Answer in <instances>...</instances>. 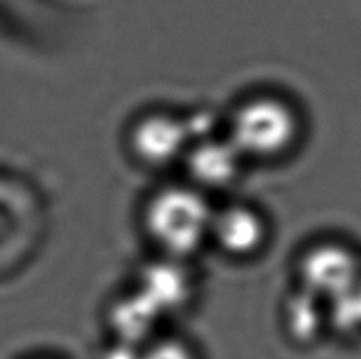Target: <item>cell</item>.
I'll list each match as a JSON object with an SVG mask.
<instances>
[{"label":"cell","mask_w":361,"mask_h":359,"mask_svg":"<svg viewBox=\"0 0 361 359\" xmlns=\"http://www.w3.org/2000/svg\"><path fill=\"white\" fill-rule=\"evenodd\" d=\"M282 326L295 344H315L330 331L328 304L295 286L282 304Z\"/></svg>","instance_id":"9c48e42d"},{"label":"cell","mask_w":361,"mask_h":359,"mask_svg":"<svg viewBox=\"0 0 361 359\" xmlns=\"http://www.w3.org/2000/svg\"><path fill=\"white\" fill-rule=\"evenodd\" d=\"M296 288L330 304L352 291L361 279V252L343 239H319L295 260Z\"/></svg>","instance_id":"3957f363"},{"label":"cell","mask_w":361,"mask_h":359,"mask_svg":"<svg viewBox=\"0 0 361 359\" xmlns=\"http://www.w3.org/2000/svg\"><path fill=\"white\" fill-rule=\"evenodd\" d=\"M301 119L290 101L277 95H255L235 108L225 130L244 160H273L292 149Z\"/></svg>","instance_id":"7a4b0ae2"},{"label":"cell","mask_w":361,"mask_h":359,"mask_svg":"<svg viewBox=\"0 0 361 359\" xmlns=\"http://www.w3.org/2000/svg\"><path fill=\"white\" fill-rule=\"evenodd\" d=\"M183 162L190 177L189 184L206 194L208 190H221L233 184L246 160L225 133L221 137L211 133L192 141Z\"/></svg>","instance_id":"52a82bcc"},{"label":"cell","mask_w":361,"mask_h":359,"mask_svg":"<svg viewBox=\"0 0 361 359\" xmlns=\"http://www.w3.org/2000/svg\"><path fill=\"white\" fill-rule=\"evenodd\" d=\"M193 141L189 119L170 113H147L128 133V146L141 163L169 166L184 160Z\"/></svg>","instance_id":"8992f818"},{"label":"cell","mask_w":361,"mask_h":359,"mask_svg":"<svg viewBox=\"0 0 361 359\" xmlns=\"http://www.w3.org/2000/svg\"><path fill=\"white\" fill-rule=\"evenodd\" d=\"M138 359H203L190 339L176 332H160L138 351Z\"/></svg>","instance_id":"8fae6325"},{"label":"cell","mask_w":361,"mask_h":359,"mask_svg":"<svg viewBox=\"0 0 361 359\" xmlns=\"http://www.w3.org/2000/svg\"><path fill=\"white\" fill-rule=\"evenodd\" d=\"M269 223L259 208L249 203H228L212 215L209 246L231 261H252L265 252Z\"/></svg>","instance_id":"277c9868"},{"label":"cell","mask_w":361,"mask_h":359,"mask_svg":"<svg viewBox=\"0 0 361 359\" xmlns=\"http://www.w3.org/2000/svg\"><path fill=\"white\" fill-rule=\"evenodd\" d=\"M133 288L166 320L193 303L197 279L190 261L152 255L140 266Z\"/></svg>","instance_id":"5b68a950"},{"label":"cell","mask_w":361,"mask_h":359,"mask_svg":"<svg viewBox=\"0 0 361 359\" xmlns=\"http://www.w3.org/2000/svg\"><path fill=\"white\" fill-rule=\"evenodd\" d=\"M328 322L333 332L361 334V279L352 291L328 304Z\"/></svg>","instance_id":"30bf717a"},{"label":"cell","mask_w":361,"mask_h":359,"mask_svg":"<svg viewBox=\"0 0 361 359\" xmlns=\"http://www.w3.org/2000/svg\"><path fill=\"white\" fill-rule=\"evenodd\" d=\"M165 318L132 288L121 296L109 312V323L114 331L116 342L141 348L160 332Z\"/></svg>","instance_id":"ba28073f"},{"label":"cell","mask_w":361,"mask_h":359,"mask_svg":"<svg viewBox=\"0 0 361 359\" xmlns=\"http://www.w3.org/2000/svg\"><path fill=\"white\" fill-rule=\"evenodd\" d=\"M214 209L208 195L192 184L157 190L141 214V225L154 255L192 263L209 246Z\"/></svg>","instance_id":"6da1fadb"}]
</instances>
